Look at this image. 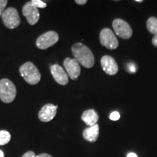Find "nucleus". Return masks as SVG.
I'll list each match as a JSON object with an SVG mask.
<instances>
[{"label":"nucleus","instance_id":"f257e3e1","mask_svg":"<svg viewBox=\"0 0 157 157\" xmlns=\"http://www.w3.org/2000/svg\"><path fill=\"white\" fill-rule=\"evenodd\" d=\"M71 51L74 59L82 66L87 68L93 67L95 64V57L88 47L82 43H76L72 46Z\"/></svg>","mask_w":157,"mask_h":157},{"label":"nucleus","instance_id":"f03ea898","mask_svg":"<svg viewBox=\"0 0 157 157\" xmlns=\"http://www.w3.org/2000/svg\"><path fill=\"white\" fill-rule=\"evenodd\" d=\"M19 71L21 76L29 84L35 85L40 82L41 74L33 63H25L20 67Z\"/></svg>","mask_w":157,"mask_h":157},{"label":"nucleus","instance_id":"7ed1b4c3","mask_svg":"<svg viewBox=\"0 0 157 157\" xmlns=\"http://www.w3.org/2000/svg\"><path fill=\"white\" fill-rule=\"evenodd\" d=\"M16 94V87L13 82L8 78L0 80V99L3 103H12L15 100Z\"/></svg>","mask_w":157,"mask_h":157},{"label":"nucleus","instance_id":"20e7f679","mask_svg":"<svg viewBox=\"0 0 157 157\" xmlns=\"http://www.w3.org/2000/svg\"><path fill=\"white\" fill-rule=\"evenodd\" d=\"M2 17L4 24L10 29L17 28L21 23L18 12L14 7H8L5 9L2 15Z\"/></svg>","mask_w":157,"mask_h":157},{"label":"nucleus","instance_id":"39448f33","mask_svg":"<svg viewBox=\"0 0 157 157\" xmlns=\"http://www.w3.org/2000/svg\"><path fill=\"white\" fill-rule=\"evenodd\" d=\"M59 40V36L56 31H50L44 33L36 39V45L40 50H46L53 46Z\"/></svg>","mask_w":157,"mask_h":157},{"label":"nucleus","instance_id":"423d86ee","mask_svg":"<svg viewBox=\"0 0 157 157\" xmlns=\"http://www.w3.org/2000/svg\"><path fill=\"white\" fill-rule=\"evenodd\" d=\"M101 44L109 50H116L119 46V41L114 33L110 29L105 28L100 33Z\"/></svg>","mask_w":157,"mask_h":157},{"label":"nucleus","instance_id":"0eeeda50","mask_svg":"<svg viewBox=\"0 0 157 157\" xmlns=\"http://www.w3.org/2000/svg\"><path fill=\"white\" fill-rule=\"evenodd\" d=\"M112 25L114 32L121 39H129L132 36V30L127 22L122 19L113 20Z\"/></svg>","mask_w":157,"mask_h":157},{"label":"nucleus","instance_id":"6e6552de","mask_svg":"<svg viewBox=\"0 0 157 157\" xmlns=\"http://www.w3.org/2000/svg\"><path fill=\"white\" fill-rule=\"evenodd\" d=\"M23 15L25 17L27 20V22L29 24L33 25H35L39 21V10L36 7H35L31 2H26L23 5L22 8Z\"/></svg>","mask_w":157,"mask_h":157},{"label":"nucleus","instance_id":"1a4fd4ad","mask_svg":"<svg viewBox=\"0 0 157 157\" xmlns=\"http://www.w3.org/2000/svg\"><path fill=\"white\" fill-rule=\"evenodd\" d=\"M63 66L68 76L73 80L77 79L81 73V67L75 59L66 58L63 61Z\"/></svg>","mask_w":157,"mask_h":157},{"label":"nucleus","instance_id":"9d476101","mask_svg":"<svg viewBox=\"0 0 157 157\" xmlns=\"http://www.w3.org/2000/svg\"><path fill=\"white\" fill-rule=\"evenodd\" d=\"M58 108V105H54L51 103L44 105L39 112L38 117L39 120L43 122H48L52 120L56 117Z\"/></svg>","mask_w":157,"mask_h":157},{"label":"nucleus","instance_id":"9b49d317","mask_svg":"<svg viewBox=\"0 0 157 157\" xmlns=\"http://www.w3.org/2000/svg\"><path fill=\"white\" fill-rule=\"evenodd\" d=\"M101 63L103 70L109 75H115L118 73V64L115 59L111 56H104L102 57Z\"/></svg>","mask_w":157,"mask_h":157},{"label":"nucleus","instance_id":"f8f14e48","mask_svg":"<svg viewBox=\"0 0 157 157\" xmlns=\"http://www.w3.org/2000/svg\"><path fill=\"white\" fill-rule=\"evenodd\" d=\"M51 74L57 83L60 85H66L68 83V76L63 67L58 64H54L50 66Z\"/></svg>","mask_w":157,"mask_h":157},{"label":"nucleus","instance_id":"ddd939ff","mask_svg":"<svg viewBox=\"0 0 157 157\" xmlns=\"http://www.w3.org/2000/svg\"><path fill=\"white\" fill-rule=\"evenodd\" d=\"M99 116L94 109H89L84 111L82 115V120L88 126L92 127L97 124Z\"/></svg>","mask_w":157,"mask_h":157},{"label":"nucleus","instance_id":"4468645a","mask_svg":"<svg viewBox=\"0 0 157 157\" xmlns=\"http://www.w3.org/2000/svg\"><path fill=\"white\" fill-rule=\"evenodd\" d=\"M99 125L96 124L94 126L85 129L83 132V137L89 142H95L99 136Z\"/></svg>","mask_w":157,"mask_h":157},{"label":"nucleus","instance_id":"2eb2a0df","mask_svg":"<svg viewBox=\"0 0 157 157\" xmlns=\"http://www.w3.org/2000/svg\"><path fill=\"white\" fill-rule=\"evenodd\" d=\"M147 29L151 34H157V18L155 17H149L147 21Z\"/></svg>","mask_w":157,"mask_h":157},{"label":"nucleus","instance_id":"dca6fc26","mask_svg":"<svg viewBox=\"0 0 157 157\" xmlns=\"http://www.w3.org/2000/svg\"><path fill=\"white\" fill-rule=\"evenodd\" d=\"M11 139V135L9 132L6 130L0 131V146L7 144Z\"/></svg>","mask_w":157,"mask_h":157},{"label":"nucleus","instance_id":"f3484780","mask_svg":"<svg viewBox=\"0 0 157 157\" xmlns=\"http://www.w3.org/2000/svg\"><path fill=\"white\" fill-rule=\"evenodd\" d=\"M31 3H32L33 5H34L35 7H36L37 9L45 8V7H47V4L44 2L43 1H41V0H32V1H31Z\"/></svg>","mask_w":157,"mask_h":157},{"label":"nucleus","instance_id":"a211bd4d","mask_svg":"<svg viewBox=\"0 0 157 157\" xmlns=\"http://www.w3.org/2000/svg\"><path fill=\"white\" fill-rule=\"evenodd\" d=\"M8 2L7 0H0V16H2L3 12L5 11V7L7 6V4Z\"/></svg>","mask_w":157,"mask_h":157},{"label":"nucleus","instance_id":"6ab92c4d","mask_svg":"<svg viewBox=\"0 0 157 157\" xmlns=\"http://www.w3.org/2000/svg\"><path fill=\"white\" fill-rule=\"evenodd\" d=\"M109 117L111 120L117 121L119 120V118H120V114H119V113L117 112V111H114V112L111 113V115H110Z\"/></svg>","mask_w":157,"mask_h":157},{"label":"nucleus","instance_id":"aec40b11","mask_svg":"<svg viewBox=\"0 0 157 157\" xmlns=\"http://www.w3.org/2000/svg\"><path fill=\"white\" fill-rule=\"evenodd\" d=\"M22 157H36V156H35V154L33 151H28L25 153Z\"/></svg>","mask_w":157,"mask_h":157},{"label":"nucleus","instance_id":"412c9836","mask_svg":"<svg viewBox=\"0 0 157 157\" xmlns=\"http://www.w3.org/2000/svg\"><path fill=\"white\" fill-rule=\"evenodd\" d=\"M75 2L76 4H78V5H85V4L87 2V0H76Z\"/></svg>","mask_w":157,"mask_h":157},{"label":"nucleus","instance_id":"4be33fe9","mask_svg":"<svg viewBox=\"0 0 157 157\" xmlns=\"http://www.w3.org/2000/svg\"><path fill=\"white\" fill-rule=\"evenodd\" d=\"M152 43H153V44L154 45V46L157 47V34L154 35V36L153 37Z\"/></svg>","mask_w":157,"mask_h":157},{"label":"nucleus","instance_id":"5701e85b","mask_svg":"<svg viewBox=\"0 0 157 157\" xmlns=\"http://www.w3.org/2000/svg\"><path fill=\"white\" fill-rule=\"evenodd\" d=\"M36 157H52V156L48 154H41L37 155V156H36Z\"/></svg>","mask_w":157,"mask_h":157},{"label":"nucleus","instance_id":"b1692460","mask_svg":"<svg viewBox=\"0 0 157 157\" xmlns=\"http://www.w3.org/2000/svg\"><path fill=\"white\" fill-rule=\"evenodd\" d=\"M127 157H137V156L134 153H129V154L127 155Z\"/></svg>","mask_w":157,"mask_h":157},{"label":"nucleus","instance_id":"393cba45","mask_svg":"<svg viewBox=\"0 0 157 157\" xmlns=\"http://www.w3.org/2000/svg\"><path fill=\"white\" fill-rule=\"evenodd\" d=\"M0 157H4V153L0 150Z\"/></svg>","mask_w":157,"mask_h":157},{"label":"nucleus","instance_id":"a878e982","mask_svg":"<svg viewBox=\"0 0 157 157\" xmlns=\"http://www.w3.org/2000/svg\"><path fill=\"white\" fill-rule=\"evenodd\" d=\"M135 2H143V0H135Z\"/></svg>","mask_w":157,"mask_h":157}]
</instances>
